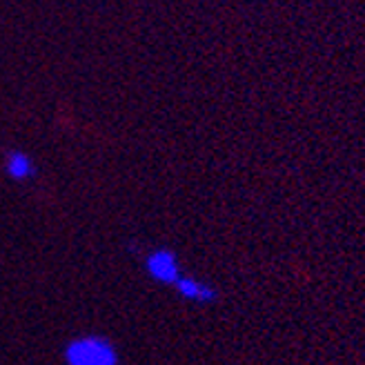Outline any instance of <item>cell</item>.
<instances>
[{"mask_svg":"<svg viewBox=\"0 0 365 365\" xmlns=\"http://www.w3.org/2000/svg\"><path fill=\"white\" fill-rule=\"evenodd\" d=\"M62 365H121V354L109 337L87 332L62 346Z\"/></svg>","mask_w":365,"mask_h":365,"instance_id":"cell-1","label":"cell"},{"mask_svg":"<svg viewBox=\"0 0 365 365\" xmlns=\"http://www.w3.org/2000/svg\"><path fill=\"white\" fill-rule=\"evenodd\" d=\"M3 172L12 183H31L38 179V165L31 154L20 148H9L3 154Z\"/></svg>","mask_w":365,"mask_h":365,"instance_id":"cell-3","label":"cell"},{"mask_svg":"<svg viewBox=\"0 0 365 365\" xmlns=\"http://www.w3.org/2000/svg\"><path fill=\"white\" fill-rule=\"evenodd\" d=\"M174 290L183 301H187V303H196V305L214 303V301L218 299L216 287H212L210 283H205V281L190 276V274H183L179 281H176Z\"/></svg>","mask_w":365,"mask_h":365,"instance_id":"cell-4","label":"cell"},{"mask_svg":"<svg viewBox=\"0 0 365 365\" xmlns=\"http://www.w3.org/2000/svg\"><path fill=\"white\" fill-rule=\"evenodd\" d=\"M143 269L154 283L174 287V283L179 281L185 272L181 265L179 254L170 247H154L148 254L143 256Z\"/></svg>","mask_w":365,"mask_h":365,"instance_id":"cell-2","label":"cell"}]
</instances>
